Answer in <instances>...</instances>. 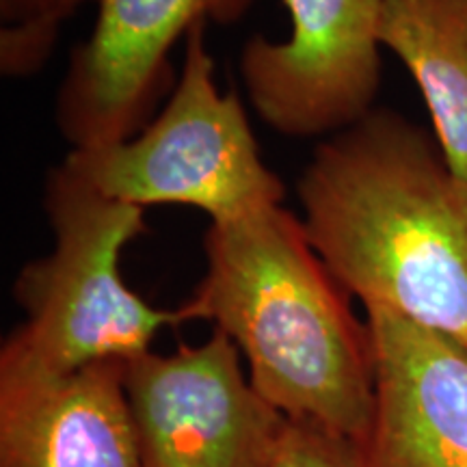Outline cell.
<instances>
[{"instance_id": "6da1fadb", "label": "cell", "mask_w": 467, "mask_h": 467, "mask_svg": "<svg viewBox=\"0 0 467 467\" xmlns=\"http://www.w3.org/2000/svg\"><path fill=\"white\" fill-rule=\"evenodd\" d=\"M296 195L309 244L350 296L467 348V182L433 132L372 109L320 141Z\"/></svg>"}, {"instance_id": "7a4b0ae2", "label": "cell", "mask_w": 467, "mask_h": 467, "mask_svg": "<svg viewBox=\"0 0 467 467\" xmlns=\"http://www.w3.org/2000/svg\"><path fill=\"white\" fill-rule=\"evenodd\" d=\"M206 273L182 303L236 344L249 381L285 418L309 420L364 446L375 411L368 323L288 208L210 223Z\"/></svg>"}, {"instance_id": "3957f363", "label": "cell", "mask_w": 467, "mask_h": 467, "mask_svg": "<svg viewBox=\"0 0 467 467\" xmlns=\"http://www.w3.org/2000/svg\"><path fill=\"white\" fill-rule=\"evenodd\" d=\"M44 210L55 243L16 277L25 323L0 350V383L130 361L148 353L162 329L189 323L182 306L154 307L121 277V254L148 232L143 208L109 200L61 162L46 175Z\"/></svg>"}, {"instance_id": "277c9868", "label": "cell", "mask_w": 467, "mask_h": 467, "mask_svg": "<svg viewBox=\"0 0 467 467\" xmlns=\"http://www.w3.org/2000/svg\"><path fill=\"white\" fill-rule=\"evenodd\" d=\"M202 22L184 39L182 72L159 115L126 141L72 150L63 161L76 178L130 206H189L210 223L282 206L285 186L266 167L236 91L214 78Z\"/></svg>"}, {"instance_id": "5b68a950", "label": "cell", "mask_w": 467, "mask_h": 467, "mask_svg": "<svg viewBox=\"0 0 467 467\" xmlns=\"http://www.w3.org/2000/svg\"><path fill=\"white\" fill-rule=\"evenodd\" d=\"M241 350L206 342L124 364L141 467H273L285 416L255 392Z\"/></svg>"}, {"instance_id": "8992f818", "label": "cell", "mask_w": 467, "mask_h": 467, "mask_svg": "<svg viewBox=\"0 0 467 467\" xmlns=\"http://www.w3.org/2000/svg\"><path fill=\"white\" fill-rule=\"evenodd\" d=\"M254 0H96L91 35L76 46L57 91L58 134L72 150L141 132L173 89L171 50L202 22L234 25Z\"/></svg>"}, {"instance_id": "52a82bcc", "label": "cell", "mask_w": 467, "mask_h": 467, "mask_svg": "<svg viewBox=\"0 0 467 467\" xmlns=\"http://www.w3.org/2000/svg\"><path fill=\"white\" fill-rule=\"evenodd\" d=\"M290 35H254L241 55L247 98L290 139L331 137L375 109L381 87L383 0H284Z\"/></svg>"}, {"instance_id": "ba28073f", "label": "cell", "mask_w": 467, "mask_h": 467, "mask_svg": "<svg viewBox=\"0 0 467 467\" xmlns=\"http://www.w3.org/2000/svg\"><path fill=\"white\" fill-rule=\"evenodd\" d=\"M375 411L364 467H467V348L385 307H366Z\"/></svg>"}, {"instance_id": "9c48e42d", "label": "cell", "mask_w": 467, "mask_h": 467, "mask_svg": "<svg viewBox=\"0 0 467 467\" xmlns=\"http://www.w3.org/2000/svg\"><path fill=\"white\" fill-rule=\"evenodd\" d=\"M124 364L0 383V467H141Z\"/></svg>"}, {"instance_id": "30bf717a", "label": "cell", "mask_w": 467, "mask_h": 467, "mask_svg": "<svg viewBox=\"0 0 467 467\" xmlns=\"http://www.w3.org/2000/svg\"><path fill=\"white\" fill-rule=\"evenodd\" d=\"M379 42L413 76L437 143L467 182V0H383Z\"/></svg>"}, {"instance_id": "8fae6325", "label": "cell", "mask_w": 467, "mask_h": 467, "mask_svg": "<svg viewBox=\"0 0 467 467\" xmlns=\"http://www.w3.org/2000/svg\"><path fill=\"white\" fill-rule=\"evenodd\" d=\"M273 467H364L358 441L309 420L285 418Z\"/></svg>"}, {"instance_id": "7c38bea8", "label": "cell", "mask_w": 467, "mask_h": 467, "mask_svg": "<svg viewBox=\"0 0 467 467\" xmlns=\"http://www.w3.org/2000/svg\"><path fill=\"white\" fill-rule=\"evenodd\" d=\"M96 0H0V28H33L58 37L61 25Z\"/></svg>"}]
</instances>
